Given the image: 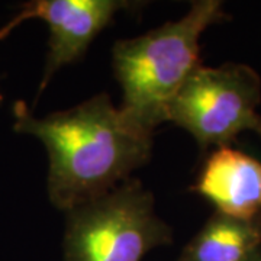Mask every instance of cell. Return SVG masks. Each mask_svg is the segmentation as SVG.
Here are the masks:
<instances>
[{
    "label": "cell",
    "mask_w": 261,
    "mask_h": 261,
    "mask_svg": "<svg viewBox=\"0 0 261 261\" xmlns=\"http://www.w3.org/2000/svg\"><path fill=\"white\" fill-rule=\"evenodd\" d=\"M170 243V226L138 180L67 212L64 261H141Z\"/></svg>",
    "instance_id": "3"
},
{
    "label": "cell",
    "mask_w": 261,
    "mask_h": 261,
    "mask_svg": "<svg viewBox=\"0 0 261 261\" xmlns=\"http://www.w3.org/2000/svg\"><path fill=\"white\" fill-rule=\"evenodd\" d=\"M130 3L121 0H35L27 3L22 18H38L49 28L48 57L39 92L63 65L71 64L122 9Z\"/></svg>",
    "instance_id": "5"
},
{
    "label": "cell",
    "mask_w": 261,
    "mask_h": 261,
    "mask_svg": "<svg viewBox=\"0 0 261 261\" xmlns=\"http://www.w3.org/2000/svg\"><path fill=\"white\" fill-rule=\"evenodd\" d=\"M13 116V129L45 145L49 200L65 214L109 193L151 157L152 135L132 125L105 93L45 118L16 102Z\"/></svg>",
    "instance_id": "1"
},
{
    "label": "cell",
    "mask_w": 261,
    "mask_h": 261,
    "mask_svg": "<svg viewBox=\"0 0 261 261\" xmlns=\"http://www.w3.org/2000/svg\"><path fill=\"white\" fill-rule=\"evenodd\" d=\"M260 74L243 63L197 67L168 108L167 122L186 129L202 151L231 147L240 134L261 138Z\"/></svg>",
    "instance_id": "4"
},
{
    "label": "cell",
    "mask_w": 261,
    "mask_h": 261,
    "mask_svg": "<svg viewBox=\"0 0 261 261\" xmlns=\"http://www.w3.org/2000/svg\"><path fill=\"white\" fill-rule=\"evenodd\" d=\"M193 190L215 206V212L252 219L261 215V161L232 147L216 148Z\"/></svg>",
    "instance_id": "6"
},
{
    "label": "cell",
    "mask_w": 261,
    "mask_h": 261,
    "mask_svg": "<svg viewBox=\"0 0 261 261\" xmlns=\"http://www.w3.org/2000/svg\"><path fill=\"white\" fill-rule=\"evenodd\" d=\"M228 19L222 2L197 0L183 18L113 45V71L122 89L119 109L132 125L154 135L167 122L173 99L202 65V34Z\"/></svg>",
    "instance_id": "2"
},
{
    "label": "cell",
    "mask_w": 261,
    "mask_h": 261,
    "mask_svg": "<svg viewBox=\"0 0 261 261\" xmlns=\"http://www.w3.org/2000/svg\"><path fill=\"white\" fill-rule=\"evenodd\" d=\"M261 248V215L240 219L215 212L177 261H244Z\"/></svg>",
    "instance_id": "7"
},
{
    "label": "cell",
    "mask_w": 261,
    "mask_h": 261,
    "mask_svg": "<svg viewBox=\"0 0 261 261\" xmlns=\"http://www.w3.org/2000/svg\"><path fill=\"white\" fill-rule=\"evenodd\" d=\"M244 261H261V248H258L257 251H254L250 255V257H247Z\"/></svg>",
    "instance_id": "9"
},
{
    "label": "cell",
    "mask_w": 261,
    "mask_h": 261,
    "mask_svg": "<svg viewBox=\"0 0 261 261\" xmlns=\"http://www.w3.org/2000/svg\"><path fill=\"white\" fill-rule=\"evenodd\" d=\"M22 22H23V19L20 18V15L15 16V19H12L9 23L6 25V27H3V28L0 29V41H2L3 38L8 37L10 32H12V29H15L16 27H19V25H20ZM0 102H2V94H0Z\"/></svg>",
    "instance_id": "8"
}]
</instances>
